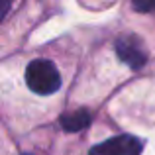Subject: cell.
<instances>
[{
	"instance_id": "6da1fadb",
	"label": "cell",
	"mask_w": 155,
	"mask_h": 155,
	"mask_svg": "<svg viewBox=\"0 0 155 155\" xmlns=\"http://www.w3.org/2000/svg\"><path fill=\"white\" fill-rule=\"evenodd\" d=\"M26 83L35 94H53L61 87V75L57 67L47 59H35L26 69Z\"/></svg>"
},
{
	"instance_id": "3957f363",
	"label": "cell",
	"mask_w": 155,
	"mask_h": 155,
	"mask_svg": "<svg viewBox=\"0 0 155 155\" xmlns=\"http://www.w3.org/2000/svg\"><path fill=\"white\" fill-rule=\"evenodd\" d=\"M116 53L122 63H126L130 69H141L147 61V53L140 38L136 35H124L116 41Z\"/></svg>"
},
{
	"instance_id": "277c9868",
	"label": "cell",
	"mask_w": 155,
	"mask_h": 155,
	"mask_svg": "<svg viewBox=\"0 0 155 155\" xmlns=\"http://www.w3.org/2000/svg\"><path fill=\"white\" fill-rule=\"evenodd\" d=\"M91 124V114L87 110H75L61 116V126L65 132H81Z\"/></svg>"
},
{
	"instance_id": "5b68a950",
	"label": "cell",
	"mask_w": 155,
	"mask_h": 155,
	"mask_svg": "<svg viewBox=\"0 0 155 155\" xmlns=\"http://www.w3.org/2000/svg\"><path fill=\"white\" fill-rule=\"evenodd\" d=\"M132 6L134 10L147 14V12H155V0H132Z\"/></svg>"
},
{
	"instance_id": "7a4b0ae2",
	"label": "cell",
	"mask_w": 155,
	"mask_h": 155,
	"mask_svg": "<svg viewBox=\"0 0 155 155\" xmlns=\"http://www.w3.org/2000/svg\"><path fill=\"white\" fill-rule=\"evenodd\" d=\"M141 149H143L141 140L124 134V136H114L112 140L94 145L88 151V155H140Z\"/></svg>"
},
{
	"instance_id": "52a82bcc",
	"label": "cell",
	"mask_w": 155,
	"mask_h": 155,
	"mask_svg": "<svg viewBox=\"0 0 155 155\" xmlns=\"http://www.w3.org/2000/svg\"><path fill=\"white\" fill-rule=\"evenodd\" d=\"M24 155H30V153H24Z\"/></svg>"
},
{
	"instance_id": "8992f818",
	"label": "cell",
	"mask_w": 155,
	"mask_h": 155,
	"mask_svg": "<svg viewBox=\"0 0 155 155\" xmlns=\"http://www.w3.org/2000/svg\"><path fill=\"white\" fill-rule=\"evenodd\" d=\"M10 6H12V0H0V22L6 18V14L10 12Z\"/></svg>"
}]
</instances>
